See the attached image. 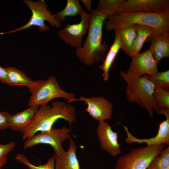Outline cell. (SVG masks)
I'll return each mask as SVG.
<instances>
[{
	"label": "cell",
	"mask_w": 169,
	"mask_h": 169,
	"mask_svg": "<svg viewBox=\"0 0 169 169\" xmlns=\"http://www.w3.org/2000/svg\"><path fill=\"white\" fill-rule=\"evenodd\" d=\"M16 160L27 166L29 169H55L54 156L49 158L46 163L36 166L31 163L27 157L23 154H17L15 157Z\"/></svg>",
	"instance_id": "d4e9b609"
},
{
	"label": "cell",
	"mask_w": 169,
	"mask_h": 169,
	"mask_svg": "<svg viewBox=\"0 0 169 169\" xmlns=\"http://www.w3.org/2000/svg\"><path fill=\"white\" fill-rule=\"evenodd\" d=\"M58 97L67 100L68 103L75 99L74 94L67 92L60 88L55 76L50 77L32 94L28 101V105L31 107L47 105L51 100Z\"/></svg>",
	"instance_id": "ba28073f"
},
{
	"label": "cell",
	"mask_w": 169,
	"mask_h": 169,
	"mask_svg": "<svg viewBox=\"0 0 169 169\" xmlns=\"http://www.w3.org/2000/svg\"><path fill=\"white\" fill-rule=\"evenodd\" d=\"M24 2L31 10L32 15L28 22L23 26L16 29L7 32L0 33L3 35L7 33H14L20 30L27 29L33 26H37L41 31L45 32L50 29L45 24L46 21L54 28L61 27L60 23L56 19L54 15L47 9V6L44 0H39L37 2L31 0H24Z\"/></svg>",
	"instance_id": "8992f818"
},
{
	"label": "cell",
	"mask_w": 169,
	"mask_h": 169,
	"mask_svg": "<svg viewBox=\"0 0 169 169\" xmlns=\"http://www.w3.org/2000/svg\"><path fill=\"white\" fill-rule=\"evenodd\" d=\"M166 117V119L159 125V129L157 135L154 137L148 139H140L133 136L129 132L127 127L123 125L127 137L125 142L131 144L137 143H145L147 146H150L162 144L169 145V115Z\"/></svg>",
	"instance_id": "5bb4252c"
},
{
	"label": "cell",
	"mask_w": 169,
	"mask_h": 169,
	"mask_svg": "<svg viewBox=\"0 0 169 169\" xmlns=\"http://www.w3.org/2000/svg\"><path fill=\"white\" fill-rule=\"evenodd\" d=\"M147 79L153 84L155 90H169V70L158 72L152 75H146Z\"/></svg>",
	"instance_id": "cb8c5ba5"
},
{
	"label": "cell",
	"mask_w": 169,
	"mask_h": 169,
	"mask_svg": "<svg viewBox=\"0 0 169 169\" xmlns=\"http://www.w3.org/2000/svg\"><path fill=\"white\" fill-rule=\"evenodd\" d=\"M80 1L87 10L90 11L92 10L91 0H81Z\"/></svg>",
	"instance_id": "4dcf8cb0"
},
{
	"label": "cell",
	"mask_w": 169,
	"mask_h": 169,
	"mask_svg": "<svg viewBox=\"0 0 169 169\" xmlns=\"http://www.w3.org/2000/svg\"><path fill=\"white\" fill-rule=\"evenodd\" d=\"M134 25L136 31V36L128 56L131 58L135 54L139 53L145 42L156 30L153 28L147 25L139 24Z\"/></svg>",
	"instance_id": "d6986e66"
},
{
	"label": "cell",
	"mask_w": 169,
	"mask_h": 169,
	"mask_svg": "<svg viewBox=\"0 0 169 169\" xmlns=\"http://www.w3.org/2000/svg\"><path fill=\"white\" fill-rule=\"evenodd\" d=\"M83 11L79 0H67L64 8L54 15L57 21L60 23L65 19L66 17L80 15Z\"/></svg>",
	"instance_id": "7402d4cb"
},
{
	"label": "cell",
	"mask_w": 169,
	"mask_h": 169,
	"mask_svg": "<svg viewBox=\"0 0 169 169\" xmlns=\"http://www.w3.org/2000/svg\"><path fill=\"white\" fill-rule=\"evenodd\" d=\"M8 76V84L12 86L23 85L27 87L32 94L35 93L45 80L42 79L34 81L27 76L24 72L13 67L6 68Z\"/></svg>",
	"instance_id": "2e32d148"
},
{
	"label": "cell",
	"mask_w": 169,
	"mask_h": 169,
	"mask_svg": "<svg viewBox=\"0 0 169 169\" xmlns=\"http://www.w3.org/2000/svg\"><path fill=\"white\" fill-rule=\"evenodd\" d=\"M77 101L85 102L87 105L86 111L95 120L99 122L111 119L113 105L104 97L86 98L80 96L78 99L73 100L70 102Z\"/></svg>",
	"instance_id": "30bf717a"
},
{
	"label": "cell",
	"mask_w": 169,
	"mask_h": 169,
	"mask_svg": "<svg viewBox=\"0 0 169 169\" xmlns=\"http://www.w3.org/2000/svg\"><path fill=\"white\" fill-rule=\"evenodd\" d=\"M87 37L81 47L76 49L75 55L81 62L88 66L103 61L108 46L102 42V28L107 16L93 9Z\"/></svg>",
	"instance_id": "6da1fadb"
},
{
	"label": "cell",
	"mask_w": 169,
	"mask_h": 169,
	"mask_svg": "<svg viewBox=\"0 0 169 169\" xmlns=\"http://www.w3.org/2000/svg\"><path fill=\"white\" fill-rule=\"evenodd\" d=\"M10 115L7 112H0V130L8 128Z\"/></svg>",
	"instance_id": "f1b7e54d"
},
{
	"label": "cell",
	"mask_w": 169,
	"mask_h": 169,
	"mask_svg": "<svg viewBox=\"0 0 169 169\" xmlns=\"http://www.w3.org/2000/svg\"><path fill=\"white\" fill-rule=\"evenodd\" d=\"M15 146L13 141L5 144L0 143V169L6 164L7 161V155L12 151Z\"/></svg>",
	"instance_id": "83f0119b"
},
{
	"label": "cell",
	"mask_w": 169,
	"mask_h": 169,
	"mask_svg": "<svg viewBox=\"0 0 169 169\" xmlns=\"http://www.w3.org/2000/svg\"><path fill=\"white\" fill-rule=\"evenodd\" d=\"M150 42L149 50L154 59L158 62L169 57V33L156 30L147 39Z\"/></svg>",
	"instance_id": "9a60e30c"
},
{
	"label": "cell",
	"mask_w": 169,
	"mask_h": 169,
	"mask_svg": "<svg viewBox=\"0 0 169 169\" xmlns=\"http://www.w3.org/2000/svg\"><path fill=\"white\" fill-rule=\"evenodd\" d=\"M71 129L64 126L61 128L52 127L50 131L39 132L27 138L23 145L24 149L32 147L39 144H46L53 148L55 155H60L65 152L62 142L71 138Z\"/></svg>",
	"instance_id": "52a82bcc"
},
{
	"label": "cell",
	"mask_w": 169,
	"mask_h": 169,
	"mask_svg": "<svg viewBox=\"0 0 169 169\" xmlns=\"http://www.w3.org/2000/svg\"><path fill=\"white\" fill-rule=\"evenodd\" d=\"M97 134L103 150L106 151L111 156L115 157L121 153L120 144L118 141V133L114 131L107 121H99Z\"/></svg>",
	"instance_id": "4fadbf2b"
},
{
	"label": "cell",
	"mask_w": 169,
	"mask_h": 169,
	"mask_svg": "<svg viewBox=\"0 0 169 169\" xmlns=\"http://www.w3.org/2000/svg\"><path fill=\"white\" fill-rule=\"evenodd\" d=\"M104 24L107 31L139 24L149 26L157 31L169 33V10L158 13L118 12L115 15L107 17Z\"/></svg>",
	"instance_id": "3957f363"
},
{
	"label": "cell",
	"mask_w": 169,
	"mask_h": 169,
	"mask_svg": "<svg viewBox=\"0 0 169 169\" xmlns=\"http://www.w3.org/2000/svg\"><path fill=\"white\" fill-rule=\"evenodd\" d=\"M0 80L2 83L8 84V76L6 69L1 66H0Z\"/></svg>",
	"instance_id": "f546056e"
},
{
	"label": "cell",
	"mask_w": 169,
	"mask_h": 169,
	"mask_svg": "<svg viewBox=\"0 0 169 169\" xmlns=\"http://www.w3.org/2000/svg\"><path fill=\"white\" fill-rule=\"evenodd\" d=\"M67 151L60 155H55V169H80L76 155L77 148L74 141L69 140Z\"/></svg>",
	"instance_id": "ac0fdd59"
},
{
	"label": "cell",
	"mask_w": 169,
	"mask_h": 169,
	"mask_svg": "<svg viewBox=\"0 0 169 169\" xmlns=\"http://www.w3.org/2000/svg\"><path fill=\"white\" fill-rule=\"evenodd\" d=\"M120 75L126 84V98L129 102L136 103L146 110L151 117L154 115V110L157 115H160L159 108L153 96L154 86L146 75L137 77L127 71L121 70Z\"/></svg>",
	"instance_id": "277c9868"
},
{
	"label": "cell",
	"mask_w": 169,
	"mask_h": 169,
	"mask_svg": "<svg viewBox=\"0 0 169 169\" xmlns=\"http://www.w3.org/2000/svg\"><path fill=\"white\" fill-rule=\"evenodd\" d=\"M60 119L66 120L70 125L74 123L75 108L59 101L53 102L51 105H41L31 124L23 133V139L25 140L38 132L50 131L55 122Z\"/></svg>",
	"instance_id": "7a4b0ae2"
},
{
	"label": "cell",
	"mask_w": 169,
	"mask_h": 169,
	"mask_svg": "<svg viewBox=\"0 0 169 169\" xmlns=\"http://www.w3.org/2000/svg\"><path fill=\"white\" fill-rule=\"evenodd\" d=\"M80 15V22L72 24L68 23L57 33L65 44L76 49L82 45L83 37L88 31L90 21V13H87L83 10Z\"/></svg>",
	"instance_id": "9c48e42d"
},
{
	"label": "cell",
	"mask_w": 169,
	"mask_h": 169,
	"mask_svg": "<svg viewBox=\"0 0 169 169\" xmlns=\"http://www.w3.org/2000/svg\"><path fill=\"white\" fill-rule=\"evenodd\" d=\"M165 145L162 144L132 148L119 157L115 169H147L163 151Z\"/></svg>",
	"instance_id": "5b68a950"
},
{
	"label": "cell",
	"mask_w": 169,
	"mask_h": 169,
	"mask_svg": "<svg viewBox=\"0 0 169 169\" xmlns=\"http://www.w3.org/2000/svg\"><path fill=\"white\" fill-rule=\"evenodd\" d=\"M153 97L160 109L161 108L169 109V91L160 89L154 90Z\"/></svg>",
	"instance_id": "4316f807"
},
{
	"label": "cell",
	"mask_w": 169,
	"mask_h": 169,
	"mask_svg": "<svg viewBox=\"0 0 169 169\" xmlns=\"http://www.w3.org/2000/svg\"><path fill=\"white\" fill-rule=\"evenodd\" d=\"M119 38L121 49L128 56L136 36L135 25L116 28L114 30Z\"/></svg>",
	"instance_id": "ffe728a7"
},
{
	"label": "cell",
	"mask_w": 169,
	"mask_h": 169,
	"mask_svg": "<svg viewBox=\"0 0 169 169\" xmlns=\"http://www.w3.org/2000/svg\"><path fill=\"white\" fill-rule=\"evenodd\" d=\"M168 10L169 0H125L118 12H140L158 13Z\"/></svg>",
	"instance_id": "7c38bea8"
},
{
	"label": "cell",
	"mask_w": 169,
	"mask_h": 169,
	"mask_svg": "<svg viewBox=\"0 0 169 169\" xmlns=\"http://www.w3.org/2000/svg\"><path fill=\"white\" fill-rule=\"evenodd\" d=\"M39 106H31L22 111L11 115L8 128L23 133L31 124Z\"/></svg>",
	"instance_id": "e0dca14e"
},
{
	"label": "cell",
	"mask_w": 169,
	"mask_h": 169,
	"mask_svg": "<svg viewBox=\"0 0 169 169\" xmlns=\"http://www.w3.org/2000/svg\"><path fill=\"white\" fill-rule=\"evenodd\" d=\"M120 43L118 35L115 34V38L106 55L103 61L100 69L102 71V76L104 81H107L109 78V73L120 49Z\"/></svg>",
	"instance_id": "44dd1931"
},
{
	"label": "cell",
	"mask_w": 169,
	"mask_h": 169,
	"mask_svg": "<svg viewBox=\"0 0 169 169\" xmlns=\"http://www.w3.org/2000/svg\"><path fill=\"white\" fill-rule=\"evenodd\" d=\"M147 169H169V146L163 150Z\"/></svg>",
	"instance_id": "484cf974"
},
{
	"label": "cell",
	"mask_w": 169,
	"mask_h": 169,
	"mask_svg": "<svg viewBox=\"0 0 169 169\" xmlns=\"http://www.w3.org/2000/svg\"><path fill=\"white\" fill-rule=\"evenodd\" d=\"M158 62L148 49L132 57L127 71L131 75L139 77L145 75H152L158 72Z\"/></svg>",
	"instance_id": "8fae6325"
},
{
	"label": "cell",
	"mask_w": 169,
	"mask_h": 169,
	"mask_svg": "<svg viewBox=\"0 0 169 169\" xmlns=\"http://www.w3.org/2000/svg\"><path fill=\"white\" fill-rule=\"evenodd\" d=\"M125 0H100L95 9L109 16L115 15Z\"/></svg>",
	"instance_id": "603a6c76"
}]
</instances>
